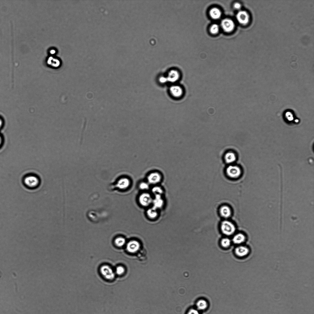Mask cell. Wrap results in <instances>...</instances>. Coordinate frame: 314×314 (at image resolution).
Returning a JSON list of instances; mask_svg holds the SVG:
<instances>
[{"mask_svg": "<svg viewBox=\"0 0 314 314\" xmlns=\"http://www.w3.org/2000/svg\"><path fill=\"white\" fill-rule=\"evenodd\" d=\"M187 314H200V313L197 310L192 309L189 311Z\"/></svg>", "mask_w": 314, "mask_h": 314, "instance_id": "obj_29", "label": "cell"}, {"mask_svg": "<svg viewBox=\"0 0 314 314\" xmlns=\"http://www.w3.org/2000/svg\"><path fill=\"white\" fill-rule=\"evenodd\" d=\"M224 159L226 162L228 164L234 163L236 159L235 154L232 152H228L224 155Z\"/></svg>", "mask_w": 314, "mask_h": 314, "instance_id": "obj_15", "label": "cell"}, {"mask_svg": "<svg viewBox=\"0 0 314 314\" xmlns=\"http://www.w3.org/2000/svg\"><path fill=\"white\" fill-rule=\"evenodd\" d=\"M163 176L158 171H153L149 172L147 175L146 181L150 185H158L162 182Z\"/></svg>", "mask_w": 314, "mask_h": 314, "instance_id": "obj_3", "label": "cell"}, {"mask_svg": "<svg viewBox=\"0 0 314 314\" xmlns=\"http://www.w3.org/2000/svg\"><path fill=\"white\" fill-rule=\"evenodd\" d=\"M149 184L146 181H142L139 184V187L140 189L143 190H147L149 188Z\"/></svg>", "mask_w": 314, "mask_h": 314, "instance_id": "obj_24", "label": "cell"}, {"mask_svg": "<svg viewBox=\"0 0 314 314\" xmlns=\"http://www.w3.org/2000/svg\"><path fill=\"white\" fill-rule=\"evenodd\" d=\"M197 308L200 310L205 309L207 306V304L206 301L203 300L199 301L197 303Z\"/></svg>", "mask_w": 314, "mask_h": 314, "instance_id": "obj_21", "label": "cell"}, {"mask_svg": "<svg viewBox=\"0 0 314 314\" xmlns=\"http://www.w3.org/2000/svg\"><path fill=\"white\" fill-rule=\"evenodd\" d=\"M236 18L239 23L245 25L248 22L249 16L246 12L244 11H240L236 15Z\"/></svg>", "mask_w": 314, "mask_h": 314, "instance_id": "obj_11", "label": "cell"}, {"mask_svg": "<svg viewBox=\"0 0 314 314\" xmlns=\"http://www.w3.org/2000/svg\"><path fill=\"white\" fill-rule=\"evenodd\" d=\"M124 267L121 266L117 267L116 269V273L118 275H121L124 272Z\"/></svg>", "mask_w": 314, "mask_h": 314, "instance_id": "obj_27", "label": "cell"}, {"mask_svg": "<svg viewBox=\"0 0 314 314\" xmlns=\"http://www.w3.org/2000/svg\"><path fill=\"white\" fill-rule=\"evenodd\" d=\"M147 213L148 216L152 219L155 218L157 215L156 209L153 207L148 209L147 211Z\"/></svg>", "mask_w": 314, "mask_h": 314, "instance_id": "obj_20", "label": "cell"}, {"mask_svg": "<svg viewBox=\"0 0 314 314\" xmlns=\"http://www.w3.org/2000/svg\"><path fill=\"white\" fill-rule=\"evenodd\" d=\"M166 76L168 82L174 83L179 80L180 77V74L177 69L172 68L168 71Z\"/></svg>", "mask_w": 314, "mask_h": 314, "instance_id": "obj_7", "label": "cell"}, {"mask_svg": "<svg viewBox=\"0 0 314 314\" xmlns=\"http://www.w3.org/2000/svg\"><path fill=\"white\" fill-rule=\"evenodd\" d=\"M220 227L222 233L227 236L232 235L236 230L235 226L233 224L228 220L223 221L221 224Z\"/></svg>", "mask_w": 314, "mask_h": 314, "instance_id": "obj_4", "label": "cell"}, {"mask_svg": "<svg viewBox=\"0 0 314 314\" xmlns=\"http://www.w3.org/2000/svg\"><path fill=\"white\" fill-rule=\"evenodd\" d=\"M221 244L223 247H227L230 245L231 241L228 238H224L221 240Z\"/></svg>", "mask_w": 314, "mask_h": 314, "instance_id": "obj_25", "label": "cell"}, {"mask_svg": "<svg viewBox=\"0 0 314 314\" xmlns=\"http://www.w3.org/2000/svg\"><path fill=\"white\" fill-rule=\"evenodd\" d=\"M209 13L211 17L215 19H218L221 16V13L220 10L216 8L211 9Z\"/></svg>", "mask_w": 314, "mask_h": 314, "instance_id": "obj_18", "label": "cell"}, {"mask_svg": "<svg viewBox=\"0 0 314 314\" xmlns=\"http://www.w3.org/2000/svg\"><path fill=\"white\" fill-rule=\"evenodd\" d=\"M151 191L155 195H161L163 193V192L161 187L158 186V185H155L152 188Z\"/></svg>", "mask_w": 314, "mask_h": 314, "instance_id": "obj_22", "label": "cell"}, {"mask_svg": "<svg viewBox=\"0 0 314 314\" xmlns=\"http://www.w3.org/2000/svg\"><path fill=\"white\" fill-rule=\"evenodd\" d=\"M55 53V51L54 50H51L50 51V53L52 54H54Z\"/></svg>", "mask_w": 314, "mask_h": 314, "instance_id": "obj_33", "label": "cell"}, {"mask_svg": "<svg viewBox=\"0 0 314 314\" xmlns=\"http://www.w3.org/2000/svg\"><path fill=\"white\" fill-rule=\"evenodd\" d=\"M49 65L54 67H57L60 65L59 61L57 59H55L52 57H50L47 61Z\"/></svg>", "mask_w": 314, "mask_h": 314, "instance_id": "obj_19", "label": "cell"}, {"mask_svg": "<svg viewBox=\"0 0 314 314\" xmlns=\"http://www.w3.org/2000/svg\"><path fill=\"white\" fill-rule=\"evenodd\" d=\"M125 239L121 237L117 238L114 241L115 245L119 247L123 246L125 244Z\"/></svg>", "mask_w": 314, "mask_h": 314, "instance_id": "obj_23", "label": "cell"}, {"mask_svg": "<svg viewBox=\"0 0 314 314\" xmlns=\"http://www.w3.org/2000/svg\"><path fill=\"white\" fill-rule=\"evenodd\" d=\"M152 203L153 204V207L157 209L162 206L163 204V201L162 199L161 195H155L154 199L153 200Z\"/></svg>", "mask_w": 314, "mask_h": 314, "instance_id": "obj_14", "label": "cell"}, {"mask_svg": "<svg viewBox=\"0 0 314 314\" xmlns=\"http://www.w3.org/2000/svg\"><path fill=\"white\" fill-rule=\"evenodd\" d=\"M159 81L162 84H164L168 82L166 76H161L159 78Z\"/></svg>", "mask_w": 314, "mask_h": 314, "instance_id": "obj_28", "label": "cell"}, {"mask_svg": "<svg viewBox=\"0 0 314 314\" xmlns=\"http://www.w3.org/2000/svg\"><path fill=\"white\" fill-rule=\"evenodd\" d=\"M169 92L171 96L173 97L179 98L183 95L184 90L183 88L180 86L177 85H173L169 88Z\"/></svg>", "mask_w": 314, "mask_h": 314, "instance_id": "obj_8", "label": "cell"}, {"mask_svg": "<svg viewBox=\"0 0 314 314\" xmlns=\"http://www.w3.org/2000/svg\"><path fill=\"white\" fill-rule=\"evenodd\" d=\"M23 182L24 186L29 189H34L37 188L40 184L39 178L33 174H29L23 178Z\"/></svg>", "mask_w": 314, "mask_h": 314, "instance_id": "obj_2", "label": "cell"}, {"mask_svg": "<svg viewBox=\"0 0 314 314\" xmlns=\"http://www.w3.org/2000/svg\"><path fill=\"white\" fill-rule=\"evenodd\" d=\"M249 251L248 248L243 246H240L237 247L235 250L236 254L238 256L243 257L246 255Z\"/></svg>", "mask_w": 314, "mask_h": 314, "instance_id": "obj_13", "label": "cell"}, {"mask_svg": "<svg viewBox=\"0 0 314 314\" xmlns=\"http://www.w3.org/2000/svg\"><path fill=\"white\" fill-rule=\"evenodd\" d=\"M140 244L139 242L136 240H131L128 242L127 245V249L130 253H134L137 251L139 249Z\"/></svg>", "mask_w": 314, "mask_h": 314, "instance_id": "obj_12", "label": "cell"}, {"mask_svg": "<svg viewBox=\"0 0 314 314\" xmlns=\"http://www.w3.org/2000/svg\"><path fill=\"white\" fill-rule=\"evenodd\" d=\"M245 239V236L243 234L238 233L234 236L232 241L235 244H239L243 243Z\"/></svg>", "mask_w": 314, "mask_h": 314, "instance_id": "obj_17", "label": "cell"}, {"mask_svg": "<svg viewBox=\"0 0 314 314\" xmlns=\"http://www.w3.org/2000/svg\"><path fill=\"white\" fill-rule=\"evenodd\" d=\"M153 200L150 194L146 193H142L139 197L140 203L144 206H147L149 205L152 202Z\"/></svg>", "mask_w": 314, "mask_h": 314, "instance_id": "obj_9", "label": "cell"}, {"mask_svg": "<svg viewBox=\"0 0 314 314\" xmlns=\"http://www.w3.org/2000/svg\"><path fill=\"white\" fill-rule=\"evenodd\" d=\"M4 142V140L2 136L0 133V148L3 145Z\"/></svg>", "mask_w": 314, "mask_h": 314, "instance_id": "obj_32", "label": "cell"}, {"mask_svg": "<svg viewBox=\"0 0 314 314\" xmlns=\"http://www.w3.org/2000/svg\"><path fill=\"white\" fill-rule=\"evenodd\" d=\"M221 25L223 29L226 32H229L233 30L235 27L233 21L229 19L223 20L221 23Z\"/></svg>", "mask_w": 314, "mask_h": 314, "instance_id": "obj_10", "label": "cell"}, {"mask_svg": "<svg viewBox=\"0 0 314 314\" xmlns=\"http://www.w3.org/2000/svg\"><path fill=\"white\" fill-rule=\"evenodd\" d=\"M100 272L102 276L108 280H112L115 278V272L109 265H105L101 266L100 268Z\"/></svg>", "mask_w": 314, "mask_h": 314, "instance_id": "obj_5", "label": "cell"}, {"mask_svg": "<svg viewBox=\"0 0 314 314\" xmlns=\"http://www.w3.org/2000/svg\"><path fill=\"white\" fill-rule=\"evenodd\" d=\"M226 173L229 177L236 178L240 176L241 174V170L237 166L230 165L226 168Z\"/></svg>", "mask_w": 314, "mask_h": 314, "instance_id": "obj_6", "label": "cell"}, {"mask_svg": "<svg viewBox=\"0 0 314 314\" xmlns=\"http://www.w3.org/2000/svg\"><path fill=\"white\" fill-rule=\"evenodd\" d=\"M4 124V121L3 119L0 116V130L3 127Z\"/></svg>", "mask_w": 314, "mask_h": 314, "instance_id": "obj_30", "label": "cell"}, {"mask_svg": "<svg viewBox=\"0 0 314 314\" xmlns=\"http://www.w3.org/2000/svg\"><path fill=\"white\" fill-rule=\"evenodd\" d=\"M220 212L221 215L225 218L229 217L231 215V210L230 208L227 206H222L220 209Z\"/></svg>", "mask_w": 314, "mask_h": 314, "instance_id": "obj_16", "label": "cell"}, {"mask_svg": "<svg viewBox=\"0 0 314 314\" xmlns=\"http://www.w3.org/2000/svg\"><path fill=\"white\" fill-rule=\"evenodd\" d=\"M2 276V273L0 271V278Z\"/></svg>", "mask_w": 314, "mask_h": 314, "instance_id": "obj_34", "label": "cell"}, {"mask_svg": "<svg viewBox=\"0 0 314 314\" xmlns=\"http://www.w3.org/2000/svg\"><path fill=\"white\" fill-rule=\"evenodd\" d=\"M219 30V27L216 24H214L212 25L210 29L211 33L213 34H216L218 33Z\"/></svg>", "mask_w": 314, "mask_h": 314, "instance_id": "obj_26", "label": "cell"}, {"mask_svg": "<svg viewBox=\"0 0 314 314\" xmlns=\"http://www.w3.org/2000/svg\"><path fill=\"white\" fill-rule=\"evenodd\" d=\"M234 7L235 9L237 10H239L241 8V5L238 3H236L234 5Z\"/></svg>", "mask_w": 314, "mask_h": 314, "instance_id": "obj_31", "label": "cell"}, {"mask_svg": "<svg viewBox=\"0 0 314 314\" xmlns=\"http://www.w3.org/2000/svg\"><path fill=\"white\" fill-rule=\"evenodd\" d=\"M129 178L126 176L118 177L110 184L109 187L112 190L117 189L124 190L128 188L131 184Z\"/></svg>", "mask_w": 314, "mask_h": 314, "instance_id": "obj_1", "label": "cell"}]
</instances>
